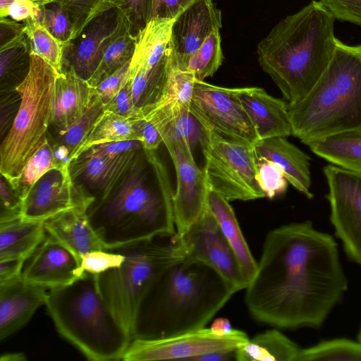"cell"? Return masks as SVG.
<instances>
[{
	"instance_id": "obj_33",
	"label": "cell",
	"mask_w": 361,
	"mask_h": 361,
	"mask_svg": "<svg viewBox=\"0 0 361 361\" xmlns=\"http://www.w3.org/2000/svg\"><path fill=\"white\" fill-rule=\"evenodd\" d=\"M136 37L126 28L106 48L94 73L87 80L94 87L127 62L131 61L135 49Z\"/></svg>"
},
{
	"instance_id": "obj_10",
	"label": "cell",
	"mask_w": 361,
	"mask_h": 361,
	"mask_svg": "<svg viewBox=\"0 0 361 361\" xmlns=\"http://www.w3.org/2000/svg\"><path fill=\"white\" fill-rule=\"evenodd\" d=\"M171 240L180 256L209 266L235 293L247 286L249 281L208 207L185 233Z\"/></svg>"
},
{
	"instance_id": "obj_18",
	"label": "cell",
	"mask_w": 361,
	"mask_h": 361,
	"mask_svg": "<svg viewBox=\"0 0 361 361\" xmlns=\"http://www.w3.org/2000/svg\"><path fill=\"white\" fill-rule=\"evenodd\" d=\"M80 264L74 254L47 234L25 262L22 277L51 289L68 285L80 277Z\"/></svg>"
},
{
	"instance_id": "obj_46",
	"label": "cell",
	"mask_w": 361,
	"mask_h": 361,
	"mask_svg": "<svg viewBox=\"0 0 361 361\" xmlns=\"http://www.w3.org/2000/svg\"><path fill=\"white\" fill-rule=\"evenodd\" d=\"M104 110L125 117L142 118L141 109L133 101L132 78H129L116 96L104 106Z\"/></svg>"
},
{
	"instance_id": "obj_23",
	"label": "cell",
	"mask_w": 361,
	"mask_h": 361,
	"mask_svg": "<svg viewBox=\"0 0 361 361\" xmlns=\"http://www.w3.org/2000/svg\"><path fill=\"white\" fill-rule=\"evenodd\" d=\"M46 233L74 254L80 262L82 255L106 247L94 230L87 210L71 209L44 221Z\"/></svg>"
},
{
	"instance_id": "obj_42",
	"label": "cell",
	"mask_w": 361,
	"mask_h": 361,
	"mask_svg": "<svg viewBox=\"0 0 361 361\" xmlns=\"http://www.w3.org/2000/svg\"><path fill=\"white\" fill-rule=\"evenodd\" d=\"M106 2L122 13L133 37H136L150 20L152 0H106Z\"/></svg>"
},
{
	"instance_id": "obj_31",
	"label": "cell",
	"mask_w": 361,
	"mask_h": 361,
	"mask_svg": "<svg viewBox=\"0 0 361 361\" xmlns=\"http://www.w3.org/2000/svg\"><path fill=\"white\" fill-rule=\"evenodd\" d=\"M104 111V105L95 94L82 116L68 129L59 132L61 140L53 147L56 158L63 166H70L73 154Z\"/></svg>"
},
{
	"instance_id": "obj_41",
	"label": "cell",
	"mask_w": 361,
	"mask_h": 361,
	"mask_svg": "<svg viewBox=\"0 0 361 361\" xmlns=\"http://www.w3.org/2000/svg\"><path fill=\"white\" fill-rule=\"evenodd\" d=\"M35 20L65 47L72 40L73 28L70 18L64 9L56 3L51 2L42 6Z\"/></svg>"
},
{
	"instance_id": "obj_55",
	"label": "cell",
	"mask_w": 361,
	"mask_h": 361,
	"mask_svg": "<svg viewBox=\"0 0 361 361\" xmlns=\"http://www.w3.org/2000/svg\"><path fill=\"white\" fill-rule=\"evenodd\" d=\"M235 350L215 352L195 357L192 361H228L235 360Z\"/></svg>"
},
{
	"instance_id": "obj_22",
	"label": "cell",
	"mask_w": 361,
	"mask_h": 361,
	"mask_svg": "<svg viewBox=\"0 0 361 361\" xmlns=\"http://www.w3.org/2000/svg\"><path fill=\"white\" fill-rule=\"evenodd\" d=\"M95 95L94 88L71 66L57 75L51 124L59 132L72 126L87 109Z\"/></svg>"
},
{
	"instance_id": "obj_40",
	"label": "cell",
	"mask_w": 361,
	"mask_h": 361,
	"mask_svg": "<svg viewBox=\"0 0 361 361\" xmlns=\"http://www.w3.org/2000/svg\"><path fill=\"white\" fill-rule=\"evenodd\" d=\"M68 14L72 24V40L77 37L85 27L104 10L113 7L106 0H53Z\"/></svg>"
},
{
	"instance_id": "obj_32",
	"label": "cell",
	"mask_w": 361,
	"mask_h": 361,
	"mask_svg": "<svg viewBox=\"0 0 361 361\" xmlns=\"http://www.w3.org/2000/svg\"><path fill=\"white\" fill-rule=\"evenodd\" d=\"M64 167L59 161L54 147L47 139L29 159L20 176L9 184L23 201L34 185L47 172Z\"/></svg>"
},
{
	"instance_id": "obj_24",
	"label": "cell",
	"mask_w": 361,
	"mask_h": 361,
	"mask_svg": "<svg viewBox=\"0 0 361 361\" xmlns=\"http://www.w3.org/2000/svg\"><path fill=\"white\" fill-rule=\"evenodd\" d=\"M173 20L152 19L136 37L134 54L129 68V78L139 71L152 73L170 61L168 44Z\"/></svg>"
},
{
	"instance_id": "obj_29",
	"label": "cell",
	"mask_w": 361,
	"mask_h": 361,
	"mask_svg": "<svg viewBox=\"0 0 361 361\" xmlns=\"http://www.w3.org/2000/svg\"><path fill=\"white\" fill-rule=\"evenodd\" d=\"M302 351L295 343L277 329L255 336L235 350L238 361H299Z\"/></svg>"
},
{
	"instance_id": "obj_48",
	"label": "cell",
	"mask_w": 361,
	"mask_h": 361,
	"mask_svg": "<svg viewBox=\"0 0 361 361\" xmlns=\"http://www.w3.org/2000/svg\"><path fill=\"white\" fill-rule=\"evenodd\" d=\"M334 19L361 26V0H319Z\"/></svg>"
},
{
	"instance_id": "obj_3",
	"label": "cell",
	"mask_w": 361,
	"mask_h": 361,
	"mask_svg": "<svg viewBox=\"0 0 361 361\" xmlns=\"http://www.w3.org/2000/svg\"><path fill=\"white\" fill-rule=\"evenodd\" d=\"M335 19L319 1L281 19L258 44L257 60L288 105L300 101L327 68Z\"/></svg>"
},
{
	"instance_id": "obj_12",
	"label": "cell",
	"mask_w": 361,
	"mask_h": 361,
	"mask_svg": "<svg viewBox=\"0 0 361 361\" xmlns=\"http://www.w3.org/2000/svg\"><path fill=\"white\" fill-rule=\"evenodd\" d=\"M330 221L348 257L361 266V173L334 164L323 168Z\"/></svg>"
},
{
	"instance_id": "obj_43",
	"label": "cell",
	"mask_w": 361,
	"mask_h": 361,
	"mask_svg": "<svg viewBox=\"0 0 361 361\" xmlns=\"http://www.w3.org/2000/svg\"><path fill=\"white\" fill-rule=\"evenodd\" d=\"M257 183L265 197L273 199L287 190L288 182L281 167L271 161L257 159Z\"/></svg>"
},
{
	"instance_id": "obj_44",
	"label": "cell",
	"mask_w": 361,
	"mask_h": 361,
	"mask_svg": "<svg viewBox=\"0 0 361 361\" xmlns=\"http://www.w3.org/2000/svg\"><path fill=\"white\" fill-rule=\"evenodd\" d=\"M124 256L115 248L88 252L80 257V271L99 275L122 264Z\"/></svg>"
},
{
	"instance_id": "obj_8",
	"label": "cell",
	"mask_w": 361,
	"mask_h": 361,
	"mask_svg": "<svg viewBox=\"0 0 361 361\" xmlns=\"http://www.w3.org/2000/svg\"><path fill=\"white\" fill-rule=\"evenodd\" d=\"M158 238L114 247L123 255L122 264L96 275L105 302L130 336L136 309L146 288L161 270L183 257L171 240L163 243Z\"/></svg>"
},
{
	"instance_id": "obj_14",
	"label": "cell",
	"mask_w": 361,
	"mask_h": 361,
	"mask_svg": "<svg viewBox=\"0 0 361 361\" xmlns=\"http://www.w3.org/2000/svg\"><path fill=\"white\" fill-rule=\"evenodd\" d=\"M171 158L176 178L173 194L175 236L180 237L203 214L210 191L203 170L196 164L190 147L180 141L164 143Z\"/></svg>"
},
{
	"instance_id": "obj_35",
	"label": "cell",
	"mask_w": 361,
	"mask_h": 361,
	"mask_svg": "<svg viewBox=\"0 0 361 361\" xmlns=\"http://www.w3.org/2000/svg\"><path fill=\"white\" fill-rule=\"evenodd\" d=\"M30 43L26 34L16 42L0 49L1 86L13 81L19 84L27 75L30 67Z\"/></svg>"
},
{
	"instance_id": "obj_5",
	"label": "cell",
	"mask_w": 361,
	"mask_h": 361,
	"mask_svg": "<svg viewBox=\"0 0 361 361\" xmlns=\"http://www.w3.org/2000/svg\"><path fill=\"white\" fill-rule=\"evenodd\" d=\"M292 135L303 144L361 127V44L336 38L332 58L311 90L288 105Z\"/></svg>"
},
{
	"instance_id": "obj_45",
	"label": "cell",
	"mask_w": 361,
	"mask_h": 361,
	"mask_svg": "<svg viewBox=\"0 0 361 361\" xmlns=\"http://www.w3.org/2000/svg\"><path fill=\"white\" fill-rule=\"evenodd\" d=\"M130 61L125 63L94 87L96 95L104 106L116 96L128 80Z\"/></svg>"
},
{
	"instance_id": "obj_47",
	"label": "cell",
	"mask_w": 361,
	"mask_h": 361,
	"mask_svg": "<svg viewBox=\"0 0 361 361\" xmlns=\"http://www.w3.org/2000/svg\"><path fill=\"white\" fill-rule=\"evenodd\" d=\"M0 185V224L22 218L23 201L2 175Z\"/></svg>"
},
{
	"instance_id": "obj_21",
	"label": "cell",
	"mask_w": 361,
	"mask_h": 361,
	"mask_svg": "<svg viewBox=\"0 0 361 361\" xmlns=\"http://www.w3.org/2000/svg\"><path fill=\"white\" fill-rule=\"evenodd\" d=\"M257 159H266L276 164L283 170L288 183L308 199L311 192V158L286 137H273L258 140L253 144Z\"/></svg>"
},
{
	"instance_id": "obj_13",
	"label": "cell",
	"mask_w": 361,
	"mask_h": 361,
	"mask_svg": "<svg viewBox=\"0 0 361 361\" xmlns=\"http://www.w3.org/2000/svg\"><path fill=\"white\" fill-rule=\"evenodd\" d=\"M189 111L202 126L225 137L252 145L259 140L231 88L196 80Z\"/></svg>"
},
{
	"instance_id": "obj_57",
	"label": "cell",
	"mask_w": 361,
	"mask_h": 361,
	"mask_svg": "<svg viewBox=\"0 0 361 361\" xmlns=\"http://www.w3.org/2000/svg\"><path fill=\"white\" fill-rule=\"evenodd\" d=\"M27 358L23 353H7L2 354L0 360L1 361H24Z\"/></svg>"
},
{
	"instance_id": "obj_2",
	"label": "cell",
	"mask_w": 361,
	"mask_h": 361,
	"mask_svg": "<svg viewBox=\"0 0 361 361\" xmlns=\"http://www.w3.org/2000/svg\"><path fill=\"white\" fill-rule=\"evenodd\" d=\"M234 293L209 266L178 259L161 270L144 291L131 338L162 339L204 328Z\"/></svg>"
},
{
	"instance_id": "obj_58",
	"label": "cell",
	"mask_w": 361,
	"mask_h": 361,
	"mask_svg": "<svg viewBox=\"0 0 361 361\" xmlns=\"http://www.w3.org/2000/svg\"><path fill=\"white\" fill-rule=\"evenodd\" d=\"M15 0H0V18L8 17V9Z\"/></svg>"
},
{
	"instance_id": "obj_17",
	"label": "cell",
	"mask_w": 361,
	"mask_h": 361,
	"mask_svg": "<svg viewBox=\"0 0 361 361\" xmlns=\"http://www.w3.org/2000/svg\"><path fill=\"white\" fill-rule=\"evenodd\" d=\"M222 16L213 0H196L173 20L168 44L171 64L187 71L190 58L207 38L222 26Z\"/></svg>"
},
{
	"instance_id": "obj_53",
	"label": "cell",
	"mask_w": 361,
	"mask_h": 361,
	"mask_svg": "<svg viewBox=\"0 0 361 361\" xmlns=\"http://www.w3.org/2000/svg\"><path fill=\"white\" fill-rule=\"evenodd\" d=\"M25 262L26 260L23 259L0 260V284L22 277Z\"/></svg>"
},
{
	"instance_id": "obj_16",
	"label": "cell",
	"mask_w": 361,
	"mask_h": 361,
	"mask_svg": "<svg viewBox=\"0 0 361 361\" xmlns=\"http://www.w3.org/2000/svg\"><path fill=\"white\" fill-rule=\"evenodd\" d=\"M127 27L128 22L118 8L104 10L65 47L63 67L71 66L78 75L87 80L106 48Z\"/></svg>"
},
{
	"instance_id": "obj_30",
	"label": "cell",
	"mask_w": 361,
	"mask_h": 361,
	"mask_svg": "<svg viewBox=\"0 0 361 361\" xmlns=\"http://www.w3.org/2000/svg\"><path fill=\"white\" fill-rule=\"evenodd\" d=\"M142 121V117L128 118L104 110L73 154L71 162L95 145L131 140L141 142Z\"/></svg>"
},
{
	"instance_id": "obj_50",
	"label": "cell",
	"mask_w": 361,
	"mask_h": 361,
	"mask_svg": "<svg viewBox=\"0 0 361 361\" xmlns=\"http://www.w3.org/2000/svg\"><path fill=\"white\" fill-rule=\"evenodd\" d=\"M195 1L152 0L150 20L155 18L173 20Z\"/></svg>"
},
{
	"instance_id": "obj_27",
	"label": "cell",
	"mask_w": 361,
	"mask_h": 361,
	"mask_svg": "<svg viewBox=\"0 0 361 361\" xmlns=\"http://www.w3.org/2000/svg\"><path fill=\"white\" fill-rule=\"evenodd\" d=\"M46 235L44 221L19 218L0 224V260L27 261Z\"/></svg>"
},
{
	"instance_id": "obj_52",
	"label": "cell",
	"mask_w": 361,
	"mask_h": 361,
	"mask_svg": "<svg viewBox=\"0 0 361 361\" xmlns=\"http://www.w3.org/2000/svg\"><path fill=\"white\" fill-rule=\"evenodd\" d=\"M141 143L143 149L147 151H154L161 143H163L160 130L144 118L141 126Z\"/></svg>"
},
{
	"instance_id": "obj_15",
	"label": "cell",
	"mask_w": 361,
	"mask_h": 361,
	"mask_svg": "<svg viewBox=\"0 0 361 361\" xmlns=\"http://www.w3.org/2000/svg\"><path fill=\"white\" fill-rule=\"evenodd\" d=\"M96 197L71 176L70 167L47 172L30 190L22 204V218L44 221L68 209L88 210Z\"/></svg>"
},
{
	"instance_id": "obj_7",
	"label": "cell",
	"mask_w": 361,
	"mask_h": 361,
	"mask_svg": "<svg viewBox=\"0 0 361 361\" xmlns=\"http://www.w3.org/2000/svg\"><path fill=\"white\" fill-rule=\"evenodd\" d=\"M57 73L44 59L30 54V67L16 87L20 104L0 149V172L10 183L47 141L54 102Z\"/></svg>"
},
{
	"instance_id": "obj_26",
	"label": "cell",
	"mask_w": 361,
	"mask_h": 361,
	"mask_svg": "<svg viewBox=\"0 0 361 361\" xmlns=\"http://www.w3.org/2000/svg\"><path fill=\"white\" fill-rule=\"evenodd\" d=\"M228 202L217 192L209 191L208 207L216 218L223 235L240 263L244 275L250 282L257 271V262L249 249L235 212Z\"/></svg>"
},
{
	"instance_id": "obj_56",
	"label": "cell",
	"mask_w": 361,
	"mask_h": 361,
	"mask_svg": "<svg viewBox=\"0 0 361 361\" xmlns=\"http://www.w3.org/2000/svg\"><path fill=\"white\" fill-rule=\"evenodd\" d=\"M210 329L220 336L226 335L233 330L229 320L223 317L216 319L212 324Z\"/></svg>"
},
{
	"instance_id": "obj_11",
	"label": "cell",
	"mask_w": 361,
	"mask_h": 361,
	"mask_svg": "<svg viewBox=\"0 0 361 361\" xmlns=\"http://www.w3.org/2000/svg\"><path fill=\"white\" fill-rule=\"evenodd\" d=\"M247 334L233 329L220 336L210 328L178 334L157 340H132L123 360H193L203 355L236 350L249 341Z\"/></svg>"
},
{
	"instance_id": "obj_37",
	"label": "cell",
	"mask_w": 361,
	"mask_h": 361,
	"mask_svg": "<svg viewBox=\"0 0 361 361\" xmlns=\"http://www.w3.org/2000/svg\"><path fill=\"white\" fill-rule=\"evenodd\" d=\"M223 61L219 30H216L192 56L187 71L192 73L197 80L203 81L217 71Z\"/></svg>"
},
{
	"instance_id": "obj_38",
	"label": "cell",
	"mask_w": 361,
	"mask_h": 361,
	"mask_svg": "<svg viewBox=\"0 0 361 361\" xmlns=\"http://www.w3.org/2000/svg\"><path fill=\"white\" fill-rule=\"evenodd\" d=\"M312 360H361V345L350 340L339 338L302 349L299 361Z\"/></svg>"
},
{
	"instance_id": "obj_9",
	"label": "cell",
	"mask_w": 361,
	"mask_h": 361,
	"mask_svg": "<svg viewBox=\"0 0 361 361\" xmlns=\"http://www.w3.org/2000/svg\"><path fill=\"white\" fill-rule=\"evenodd\" d=\"M200 144L210 190L228 201L265 197L256 178L257 158L253 145L225 137L204 126Z\"/></svg>"
},
{
	"instance_id": "obj_49",
	"label": "cell",
	"mask_w": 361,
	"mask_h": 361,
	"mask_svg": "<svg viewBox=\"0 0 361 361\" xmlns=\"http://www.w3.org/2000/svg\"><path fill=\"white\" fill-rule=\"evenodd\" d=\"M90 148L111 159L128 161H135L138 152L143 149L141 142L135 140L104 143Z\"/></svg>"
},
{
	"instance_id": "obj_36",
	"label": "cell",
	"mask_w": 361,
	"mask_h": 361,
	"mask_svg": "<svg viewBox=\"0 0 361 361\" xmlns=\"http://www.w3.org/2000/svg\"><path fill=\"white\" fill-rule=\"evenodd\" d=\"M195 81L196 79L192 73L180 71L171 64L167 82L161 97L157 102L142 109L169 105L189 109Z\"/></svg>"
},
{
	"instance_id": "obj_28",
	"label": "cell",
	"mask_w": 361,
	"mask_h": 361,
	"mask_svg": "<svg viewBox=\"0 0 361 361\" xmlns=\"http://www.w3.org/2000/svg\"><path fill=\"white\" fill-rule=\"evenodd\" d=\"M304 145L331 164L361 173V127L308 141Z\"/></svg>"
},
{
	"instance_id": "obj_4",
	"label": "cell",
	"mask_w": 361,
	"mask_h": 361,
	"mask_svg": "<svg viewBox=\"0 0 361 361\" xmlns=\"http://www.w3.org/2000/svg\"><path fill=\"white\" fill-rule=\"evenodd\" d=\"M148 160L159 180V192L147 185L145 169L135 161L118 189L87 210L106 249L176 234L173 192L168 174L154 152Z\"/></svg>"
},
{
	"instance_id": "obj_34",
	"label": "cell",
	"mask_w": 361,
	"mask_h": 361,
	"mask_svg": "<svg viewBox=\"0 0 361 361\" xmlns=\"http://www.w3.org/2000/svg\"><path fill=\"white\" fill-rule=\"evenodd\" d=\"M25 32L30 40L31 53L44 59L58 75L62 73L65 45L37 20L30 18L25 20Z\"/></svg>"
},
{
	"instance_id": "obj_39",
	"label": "cell",
	"mask_w": 361,
	"mask_h": 361,
	"mask_svg": "<svg viewBox=\"0 0 361 361\" xmlns=\"http://www.w3.org/2000/svg\"><path fill=\"white\" fill-rule=\"evenodd\" d=\"M202 126L197 118L189 111H179L164 126L161 132L163 143L180 141L188 145L192 151L200 143Z\"/></svg>"
},
{
	"instance_id": "obj_19",
	"label": "cell",
	"mask_w": 361,
	"mask_h": 361,
	"mask_svg": "<svg viewBox=\"0 0 361 361\" xmlns=\"http://www.w3.org/2000/svg\"><path fill=\"white\" fill-rule=\"evenodd\" d=\"M48 288L23 277L0 284V341L22 329L45 304Z\"/></svg>"
},
{
	"instance_id": "obj_54",
	"label": "cell",
	"mask_w": 361,
	"mask_h": 361,
	"mask_svg": "<svg viewBox=\"0 0 361 361\" xmlns=\"http://www.w3.org/2000/svg\"><path fill=\"white\" fill-rule=\"evenodd\" d=\"M33 8L20 1L15 0L8 9V17L20 22L33 17Z\"/></svg>"
},
{
	"instance_id": "obj_6",
	"label": "cell",
	"mask_w": 361,
	"mask_h": 361,
	"mask_svg": "<svg viewBox=\"0 0 361 361\" xmlns=\"http://www.w3.org/2000/svg\"><path fill=\"white\" fill-rule=\"evenodd\" d=\"M44 305L59 334L92 361L122 360L132 339L102 296L97 276L84 272L48 290Z\"/></svg>"
},
{
	"instance_id": "obj_59",
	"label": "cell",
	"mask_w": 361,
	"mask_h": 361,
	"mask_svg": "<svg viewBox=\"0 0 361 361\" xmlns=\"http://www.w3.org/2000/svg\"><path fill=\"white\" fill-rule=\"evenodd\" d=\"M358 343L361 345V329L358 334Z\"/></svg>"
},
{
	"instance_id": "obj_1",
	"label": "cell",
	"mask_w": 361,
	"mask_h": 361,
	"mask_svg": "<svg viewBox=\"0 0 361 361\" xmlns=\"http://www.w3.org/2000/svg\"><path fill=\"white\" fill-rule=\"evenodd\" d=\"M347 288L336 240L307 221L268 233L245 302L262 324L319 328Z\"/></svg>"
},
{
	"instance_id": "obj_20",
	"label": "cell",
	"mask_w": 361,
	"mask_h": 361,
	"mask_svg": "<svg viewBox=\"0 0 361 361\" xmlns=\"http://www.w3.org/2000/svg\"><path fill=\"white\" fill-rule=\"evenodd\" d=\"M250 119L259 139L292 135L287 102L272 97L263 88H231Z\"/></svg>"
},
{
	"instance_id": "obj_51",
	"label": "cell",
	"mask_w": 361,
	"mask_h": 361,
	"mask_svg": "<svg viewBox=\"0 0 361 361\" xmlns=\"http://www.w3.org/2000/svg\"><path fill=\"white\" fill-rule=\"evenodd\" d=\"M25 21L19 23L8 18H0V49L21 39L25 34Z\"/></svg>"
},
{
	"instance_id": "obj_25",
	"label": "cell",
	"mask_w": 361,
	"mask_h": 361,
	"mask_svg": "<svg viewBox=\"0 0 361 361\" xmlns=\"http://www.w3.org/2000/svg\"><path fill=\"white\" fill-rule=\"evenodd\" d=\"M135 161L111 159L90 148L71 163L70 172L73 179L82 176L102 190L103 200L111 194L114 185Z\"/></svg>"
}]
</instances>
